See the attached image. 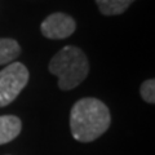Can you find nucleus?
Masks as SVG:
<instances>
[{
    "mask_svg": "<svg viewBox=\"0 0 155 155\" xmlns=\"http://www.w3.org/2000/svg\"><path fill=\"white\" fill-rule=\"evenodd\" d=\"M111 115L102 101L85 97L76 101L70 111L71 134L79 142H92L109 129Z\"/></svg>",
    "mask_w": 155,
    "mask_h": 155,
    "instance_id": "nucleus-1",
    "label": "nucleus"
},
{
    "mask_svg": "<svg viewBox=\"0 0 155 155\" xmlns=\"http://www.w3.org/2000/svg\"><path fill=\"white\" fill-rule=\"evenodd\" d=\"M48 69L51 74L58 78L60 89L70 91L83 83L88 76L89 62L80 48L67 45L53 56Z\"/></svg>",
    "mask_w": 155,
    "mask_h": 155,
    "instance_id": "nucleus-2",
    "label": "nucleus"
},
{
    "mask_svg": "<svg viewBox=\"0 0 155 155\" xmlns=\"http://www.w3.org/2000/svg\"><path fill=\"white\" fill-rule=\"evenodd\" d=\"M28 70L21 62L9 64L0 71V107L12 104L28 83Z\"/></svg>",
    "mask_w": 155,
    "mask_h": 155,
    "instance_id": "nucleus-3",
    "label": "nucleus"
},
{
    "mask_svg": "<svg viewBox=\"0 0 155 155\" xmlns=\"http://www.w3.org/2000/svg\"><path fill=\"white\" fill-rule=\"evenodd\" d=\"M76 28V22L71 16L66 13H52L43 21L40 30L47 39L62 40L72 35Z\"/></svg>",
    "mask_w": 155,
    "mask_h": 155,
    "instance_id": "nucleus-4",
    "label": "nucleus"
},
{
    "mask_svg": "<svg viewBox=\"0 0 155 155\" xmlns=\"http://www.w3.org/2000/svg\"><path fill=\"white\" fill-rule=\"evenodd\" d=\"M22 122L18 116L2 115L0 116V145L13 141L21 133Z\"/></svg>",
    "mask_w": 155,
    "mask_h": 155,
    "instance_id": "nucleus-5",
    "label": "nucleus"
},
{
    "mask_svg": "<svg viewBox=\"0 0 155 155\" xmlns=\"http://www.w3.org/2000/svg\"><path fill=\"white\" fill-rule=\"evenodd\" d=\"M21 53V47L14 39H0V65H8Z\"/></svg>",
    "mask_w": 155,
    "mask_h": 155,
    "instance_id": "nucleus-6",
    "label": "nucleus"
},
{
    "mask_svg": "<svg viewBox=\"0 0 155 155\" xmlns=\"http://www.w3.org/2000/svg\"><path fill=\"white\" fill-rule=\"evenodd\" d=\"M134 0H96L100 12L105 16H116L122 14Z\"/></svg>",
    "mask_w": 155,
    "mask_h": 155,
    "instance_id": "nucleus-7",
    "label": "nucleus"
},
{
    "mask_svg": "<svg viewBox=\"0 0 155 155\" xmlns=\"http://www.w3.org/2000/svg\"><path fill=\"white\" fill-rule=\"evenodd\" d=\"M140 93H141V97L147 104H154L155 102V80L154 79L145 80L141 84Z\"/></svg>",
    "mask_w": 155,
    "mask_h": 155,
    "instance_id": "nucleus-8",
    "label": "nucleus"
}]
</instances>
